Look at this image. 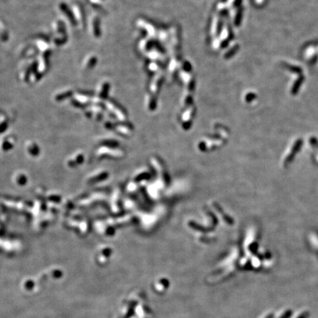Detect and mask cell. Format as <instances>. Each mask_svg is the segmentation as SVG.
<instances>
[{
    "mask_svg": "<svg viewBox=\"0 0 318 318\" xmlns=\"http://www.w3.org/2000/svg\"><path fill=\"white\" fill-rule=\"evenodd\" d=\"M304 80V77L303 76H301L300 77V78H298L297 80L295 81V83H294V85H293L292 88V91H291V93L293 95H296V94L297 93V92L299 91V89H300V87L301 86Z\"/></svg>",
    "mask_w": 318,
    "mask_h": 318,
    "instance_id": "6da1fadb",
    "label": "cell"
},
{
    "mask_svg": "<svg viewBox=\"0 0 318 318\" xmlns=\"http://www.w3.org/2000/svg\"><path fill=\"white\" fill-rule=\"evenodd\" d=\"M286 68L287 69H289V71L292 72H294L296 74H301L302 73V69L300 68H299L298 66H291V65H286Z\"/></svg>",
    "mask_w": 318,
    "mask_h": 318,
    "instance_id": "7a4b0ae2",
    "label": "cell"
}]
</instances>
